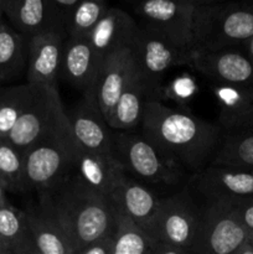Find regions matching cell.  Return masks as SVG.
<instances>
[{"instance_id":"cell-40","label":"cell","mask_w":253,"mask_h":254,"mask_svg":"<svg viewBox=\"0 0 253 254\" xmlns=\"http://www.w3.org/2000/svg\"><path fill=\"white\" fill-rule=\"evenodd\" d=\"M250 242H251V243H252V245H253V236H252V237H251V238H250Z\"/></svg>"},{"instance_id":"cell-27","label":"cell","mask_w":253,"mask_h":254,"mask_svg":"<svg viewBox=\"0 0 253 254\" xmlns=\"http://www.w3.org/2000/svg\"><path fill=\"white\" fill-rule=\"evenodd\" d=\"M108 7L103 0H79L67 26V37H89Z\"/></svg>"},{"instance_id":"cell-29","label":"cell","mask_w":253,"mask_h":254,"mask_svg":"<svg viewBox=\"0 0 253 254\" xmlns=\"http://www.w3.org/2000/svg\"><path fill=\"white\" fill-rule=\"evenodd\" d=\"M29 235L26 213L5 202L0 207V241L11 252Z\"/></svg>"},{"instance_id":"cell-31","label":"cell","mask_w":253,"mask_h":254,"mask_svg":"<svg viewBox=\"0 0 253 254\" xmlns=\"http://www.w3.org/2000/svg\"><path fill=\"white\" fill-rule=\"evenodd\" d=\"M231 208L236 217L238 218L243 227L248 231L250 236H253V198L252 200H242L236 202L225 203Z\"/></svg>"},{"instance_id":"cell-36","label":"cell","mask_w":253,"mask_h":254,"mask_svg":"<svg viewBox=\"0 0 253 254\" xmlns=\"http://www.w3.org/2000/svg\"><path fill=\"white\" fill-rule=\"evenodd\" d=\"M235 254H253V245L251 242H248L247 245L243 246V247Z\"/></svg>"},{"instance_id":"cell-10","label":"cell","mask_w":253,"mask_h":254,"mask_svg":"<svg viewBox=\"0 0 253 254\" xmlns=\"http://www.w3.org/2000/svg\"><path fill=\"white\" fill-rule=\"evenodd\" d=\"M250 233L225 203H205L200 232L191 254H235L250 242Z\"/></svg>"},{"instance_id":"cell-37","label":"cell","mask_w":253,"mask_h":254,"mask_svg":"<svg viewBox=\"0 0 253 254\" xmlns=\"http://www.w3.org/2000/svg\"><path fill=\"white\" fill-rule=\"evenodd\" d=\"M246 46H247V56L250 57L251 61L253 62V37L246 42Z\"/></svg>"},{"instance_id":"cell-19","label":"cell","mask_w":253,"mask_h":254,"mask_svg":"<svg viewBox=\"0 0 253 254\" xmlns=\"http://www.w3.org/2000/svg\"><path fill=\"white\" fill-rule=\"evenodd\" d=\"M138 21L121 7L109 6L89 35V42L101 61L130 47Z\"/></svg>"},{"instance_id":"cell-13","label":"cell","mask_w":253,"mask_h":254,"mask_svg":"<svg viewBox=\"0 0 253 254\" xmlns=\"http://www.w3.org/2000/svg\"><path fill=\"white\" fill-rule=\"evenodd\" d=\"M67 116L77 145L84 150L114 158L113 130L92 97L82 96Z\"/></svg>"},{"instance_id":"cell-11","label":"cell","mask_w":253,"mask_h":254,"mask_svg":"<svg viewBox=\"0 0 253 254\" xmlns=\"http://www.w3.org/2000/svg\"><path fill=\"white\" fill-rule=\"evenodd\" d=\"M215 84L240 87L253 91V62L236 47L222 50H191L185 64Z\"/></svg>"},{"instance_id":"cell-17","label":"cell","mask_w":253,"mask_h":254,"mask_svg":"<svg viewBox=\"0 0 253 254\" xmlns=\"http://www.w3.org/2000/svg\"><path fill=\"white\" fill-rule=\"evenodd\" d=\"M101 64L88 37L68 36L64 40L60 78L81 91L82 96L92 93Z\"/></svg>"},{"instance_id":"cell-28","label":"cell","mask_w":253,"mask_h":254,"mask_svg":"<svg viewBox=\"0 0 253 254\" xmlns=\"http://www.w3.org/2000/svg\"><path fill=\"white\" fill-rule=\"evenodd\" d=\"M0 180L7 191H25L22 154L6 139H0Z\"/></svg>"},{"instance_id":"cell-33","label":"cell","mask_w":253,"mask_h":254,"mask_svg":"<svg viewBox=\"0 0 253 254\" xmlns=\"http://www.w3.org/2000/svg\"><path fill=\"white\" fill-rule=\"evenodd\" d=\"M10 254H41L39 250H37L36 245H35L34 240H32L31 235H27V237L22 241L20 245H17L14 250L10 252Z\"/></svg>"},{"instance_id":"cell-26","label":"cell","mask_w":253,"mask_h":254,"mask_svg":"<svg viewBox=\"0 0 253 254\" xmlns=\"http://www.w3.org/2000/svg\"><path fill=\"white\" fill-rule=\"evenodd\" d=\"M156 243L133 222L118 215L113 254H154Z\"/></svg>"},{"instance_id":"cell-38","label":"cell","mask_w":253,"mask_h":254,"mask_svg":"<svg viewBox=\"0 0 253 254\" xmlns=\"http://www.w3.org/2000/svg\"><path fill=\"white\" fill-rule=\"evenodd\" d=\"M0 254H10L9 248H7L6 246L1 242V241H0Z\"/></svg>"},{"instance_id":"cell-9","label":"cell","mask_w":253,"mask_h":254,"mask_svg":"<svg viewBox=\"0 0 253 254\" xmlns=\"http://www.w3.org/2000/svg\"><path fill=\"white\" fill-rule=\"evenodd\" d=\"M74 144L72 135L69 139L42 141L24 151L25 191L40 193L66 178L72 170Z\"/></svg>"},{"instance_id":"cell-3","label":"cell","mask_w":253,"mask_h":254,"mask_svg":"<svg viewBox=\"0 0 253 254\" xmlns=\"http://www.w3.org/2000/svg\"><path fill=\"white\" fill-rule=\"evenodd\" d=\"M72 138L59 88L32 86L31 97L6 140L20 153L47 140Z\"/></svg>"},{"instance_id":"cell-23","label":"cell","mask_w":253,"mask_h":254,"mask_svg":"<svg viewBox=\"0 0 253 254\" xmlns=\"http://www.w3.org/2000/svg\"><path fill=\"white\" fill-rule=\"evenodd\" d=\"M29 41L5 22H0V82L12 81L27 68Z\"/></svg>"},{"instance_id":"cell-20","label":"cell","mask_w":253,"mask_h":254,"mask_svg":"<svg viewBox=\"0 0 253 254\" xmlns=\"http://www.w3.org/2000/svg\"><path fill=\"white\" fill-rule=\"evenodd\" d=\"M2 11L12 29L27 41L49 32L64 34L57 24L50 0H2Z\"/></svg>"},{"instance_id":"cell-30","label":"cell","mask_w":253,"mask_h":254,"mask_svg":"<svg viewBox=\"0 0 253 254\" xmlns=\"http://www.w3.org/2000/svg\"><path fill=\"white\" fill-rule=\"evenodd\" d=\"M198 92V86L196 79L191 74L183 73L176 76L173 81L166 84H160L156 91L155 99L163 102L174 101L179 104L180 108L186 109L190 101L195 98Z\"/></svg>"},{"instance_id":"cell-6","label":"cell","mask_w":253,"mask_h":254,"mask_svg":"<svg viewBox=\"0 0 253 254\" xmlns=\"http://www.w3.org/2000/svg\"><path fill=\"white\" fill-rule=\"evenodd\" d=\"M202 220V207H198L189 188L160 198L154 222L151 240L158 245H168L191 253Z\"/></svg>"},{"instance_id":"cell-4","label":"cell","mask_w":253,"mask_h":254,"mask_svg":"<svg viewBox=\"0 0 253 254\" xmlns=\"http://www.w3.org/2000/svg\"><path fill=\"white\" fill-rule=\"evenodd\" d=\"M252 37L253 6L197 1L191 50L232 49Z\"/></svg>"},{"instance_id":"cell-2","label":"cell","mask_w":253,"mask_h":254,"mask_svg":"<svg viewBox=\"0 0 253 254\" xmlns=\"http://www.w3.org/2000/svg\"><path fill=\"white\" fill-rule=\"evenodd\" d=\"M39 195V205L63 228L74 254L91 243L116 236L118 213L111 200L87 188L72 171Z\"/></svg>"},{"instance_id":"cell-15","label":"cell","mask_w":253,"mask_h":254,"mask_svg":"<svg viewBox=\"0 0 253 254\" xmlns=\"http://www.w3.org/2000/svg\"><path fill=\"white\" fill-rule=\"evenodd\" d=\"M135 72V62L129 49L116 52L102 61L93 91L89 97L96 101L107 123L118 103L119 97Z\"/></svg>"},{"instance_id":"cell-35","label":"cell","mask_w":253,"mask_h":254,"mask_svg":"<svg viewBox=\"0 0 253 254\" xmlns=\"http://www.w3.org/2000/svg\"><path fill=\"white\" fill-rule=\"evenodd\" d=\"M6 191H7L6 186H5V184L0 180V207H1V206L7 201L6 200Z\"/></svg>"},{"instance_id":"cell-1","label":"cell","mask_w":253,"mask_h":254,"mask_svg":"<svg viewBox=\"0 0 253 254\" xmlns=\"http://www.w3.org/2000/svg\"><path fill=\"white\" fill-rule=\"evenodd\" d=\"M140 131L190 178L210 164L222 135L220 126L156 99L146 102Z\"/></svg>"},{"instance_id":"cell-32","label":"cell","mask_w":253,"mask_h":254,"mask_svg":"<svg viewBox=\"0 0 253 254\" xmlns=\"http://www.w3.org/2000/svg\"><path fill=\"white\" fill-rule=\"evenodd\" d=\"M114 237H107L103 240H99L97 242L91 243L82 248L76 254H113L114 250Z\"/></svg>"},{"instance_id":"cell-18","label":"cell","mask_w":253,"mask_h":254,"mask_svg":"<svg viewBox=\"0 0 253 254\" xmlns=\"http://www.w3.org/2000/svg\"><path fill=\"white\" fill-rule=\"evenodd\" d=\"M71 171L87 188L107 198H111L114 188L126 174L113 156L84 150L77 144L73 148Z\"/></svg>"},{"instance_id":"cell-16","label":"cell","mask_w":253,"mask_h":254,"mask_svg":"<svg viewBox=\"0 0 253 254\" xmlns=\"http://www.w3.org/2000/svg\"><path fill=\"white\" fill-rule=\"evenodd\" d=\"M67 35L49 32L29 40L26 77L31 86L59 88L62 50Z\"/></svg>"},{"instance_id":"cell-39","label":"cell","mask_w":253,"mask_h":254,"mask_svg":"<svg viewBox=\"0 0 253 254\" xmlns=\"http://www.w3.org/2000/svg\"><path fill=\"white\" fill-rule=\"evenodd\" d=\"M2 15H4V11H2V0H0V22H2Z\"/></svg>"},{"instance_id":"cell-8","label":"cell","mask_w":253,"mask_h":254,"mask_svg":"<svg viewBox=\"0 0 253 254\" xmlns=\"http://www.w3.org/2000/svg\"><path fill=\"white\" fill-rule=\"evenodd\" d=\"M129 50L136 71L150 89L153 99H155L156 91L163 83L164 74L173 67L184 66L190 52L179 49L158 32L139 24Z\"/></svg>"},{"instance_id":"cell-34","label":"cell","mask_w":253,"mask_h":254,"mask_svg":"<svg viewBox=\"0 0 253 254\" xmlns=\"http://www.w3.org/2000/svg\"><path fill=\"white\" fill-rule=\"evenodd\" d=\"M154 254H191V253L189 252V251L181 250V248L158 243L155 247V252H154Z\"/></svg>"},{"instance_id":"cell-25","label":"cell","mask_w":253,"mask_h":254,"mask_svg":"<svg viewBox=\"0 0 253 254\" xmlns=\"http://www.w3.org/2000/svg\"><path fill=\"white\" fill-rule=\"evenodd\" d=\"M31 84L0 89V139H6L31 97Z\"/></svg>"},{"instance_id":"cell-14","label":"cell","mask_w":253,"mask_h":254,"mask_svg":"<svg viewBox=\"0 0 253 254\" xmlns=\"http://www.w3.org/2000/svg\"><path fill=\"white\" fill-rule=\"evenodd\" d=\"M111 202L119 216L130 222L151 238L158 215L160 197L135 179L124 174L111 195Z\"/></svg>"},{"instance_id":"cell-22","label":"cell","mask_w":253,"mask_h":254,"mask_svg":"<svg viewBox=\"0 0 253 254\" xmlns=\"http://www.w3.org/2000/svg\"><path fill=\"white\" fill-rule=\"evenodd\" d=\"M25 213L30 235L41 254H74L66 232L49 211L39 205Z\"/></svg>"},{"instance_id":"cell-21","label":"cell","mask_w":253,"mask_h":254,"mask_svg":"<svg viewBox=\"0 0 253 254\" xmlns=\"http://www.w3.org/2000/svg\"><path fill=\"white\" fill-rule=\"evenodd\" d=\"M150 99H153L150 89L136 71L119 97L118 103L109 117V128L118 131H131L140 128L144 108L146 102Z\"/></svg>"},{"instance_id":"cell-12","label":"cell","mask_w":253,"mask_h":254,"mask_svg":"<svg viewBox=\"0 0 253 254\" xmlns=\"http://www.w3.org/2000/svg\"><path fill=\"white\" fill-rule=\"evenodd\" d=\"M205 203H231L253 198V170L208 164L190 178Z\"/></svg>"},{"instance_id":"cell-7","label":"cell","mask_w":253,"mask_h":254,"mask_svg":"<svg viewBox=\"0 0 253 254\" xmlns=\"http://www.w3.org/2000/svg\"><path fill=\"white\" fill-rule=\"evenodd\" d=\"M138 24L158 32L184 51H190L197 1L146 0L130 4Z\"/></svg>"},{"instance_id":"cell-24","label":"cell","mask_w":253,"mask_h":254,"mask_svg":"<svg viewBox=\"0 0 253 254\" xmlns=\"http://www.w3.org/2000/svg\"><path fill=\"white\" fill-rule=\"evenodd\" d=\"M210 164L253 170V131H222Z\"/></svg>"},{"instance_id":"cell-5","label":"cell","mask_w":253,"mask_h":254,"mask_svg":"<svg viewBox=\"0 0 253 254\" xmlns=\"http://www.w3.org/2000/svg\"><path fill=\"white\" fill-rule=\"evenodd\" d=\"M113 155L128 176L153 185H178L185 171L168 160L141 131L113 130Z\"/></svg>"}]
</instances>
